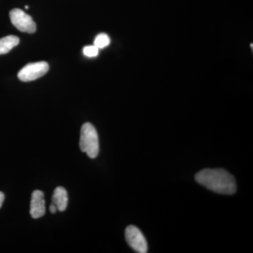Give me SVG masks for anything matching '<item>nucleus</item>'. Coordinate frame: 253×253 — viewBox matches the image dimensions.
<instances>
[{
	"label": "nucleus",
	"instance_id": "1",
	"mask_svg": "<svg viewBox=\"0 0 253 253\" xmlns=\"http://www.w3.org/2000/svg\"><path fill=\"white\" fill-rule=\"evenodd\" d=\"M201 185L217 194L232 195L236 191L235 178L223 169H205L195 176Z\"/></svg>",
	"mask_w": 253,
	"mask_h": 253
},
{
	"label": "nucleus",
	"instance_id": "2",
	"mask_svg": "<svg viewBox=\"0 0 253 253\" xmlns=\"http://www.w3.org/2000/svg\"><path fill=\"white\" fill-rule=\"evenodd\" d=\"M80 148L89 158L97 157L99 152V136L94 126L86 123L81 128Z\"/></svg>",
	"mask_w": 253,
	"mask_h": 253
},
{
	"label": "nucleus",
	"instance_id": "3",
	"mask_svg": "<svg viewBox=\"0 0 253 253\" xmlns=\"http://www.w3.org/2000/svg\"><path fill=\"white\" fill-rule=\"evenodd\" d=\"M49 65L44 61L28 63L18 73V79L23 82L36 81L49 71Z\"/></svg>",
	"mask_w": 253,
	"mask_h": 253
},
{
	"label": "nucleus",
	"instance_id": "4",
	"mask_svg": "<svg viewBox=\"0 0 253 253\" xmlns=\"http://www.w3.org/2000/svg\"><path fill=\"white\" fill-rule=\"evenodd\" d=\"M10 20L18 31L27 33L36 31V24L31 16L26 14L23 10L14 9L9 13Z\"/></svg>",
	"mask_w": 253,
	"mask_h": 253
},
{
	"label": "nucleus",
	"instance_id": "5",
	"mask_svg": "<svg viewBox=\"0 0 253 253\" xmlns=\"http://www.w3.org/2000/svg\"><path fill=\"white\" fill-rule=\"evenodd\" d=\"M126 239L129 246L136 252H148L147 241L141 231L136 226L131 225L126 228Z\"/></svg>",
	"mask_w": 253,
	"mask_h": 253
},
{
	"label": "nucleus",
	"instance_id": "6",
	"mask_svg": "<svg viewBox=\"0 0 253 253\" xmlns=\"http://www.w3.org/2000/svg\"><path fill=\"white\" fill-rule=\"evenodd\" d=\"M45 201L44 193L40 190H36L32 194L31 202V213L33 219L43 217L45 214Z\"/></svg>",
	"mask_w": 253,
	"mask_h": 253
},
{
	"label": "nucleus",
	"instance_id": "7",
	"mask_svg": "<svg viewBox=\"0 0 253 253\" xmlns=\"http://www.w3.org/2000/svg\"><path fill=\"white\" fill-rule=\"evenodd\" d=\"M52 202L60 212L66 211L68 206V198L67 191L64 188L59 186L54 190Z\"/></svg>",
	"mask_w": 253,
	"mask_h": 253
},
{
	"label": "nucleus",
	"instance_id": "8",
	"mask_svg": "<svg viewBox=\"0 0 253 253\" xmlns=\"http://www.w3.org/2000/svg\"><path fill=\"white\" fill-rule=\"evenodd\" d=\"M19 38L15 36H8L0 39V55L7 54L19 44Z\"/></svg>",
	"mask_w": 253,
	"mask_h": 253
},
{
	"label": "nucleus",
	"instance_id": "9",
	"mask_svg": "<svg viewBox=\"0 0 253 253\" xmlns=\"http://www.w3.org/2000/svg\"><path fill=\"white\" fill-rule=\"evenodd\" d=\"M111 43V39L108 35L105 33H101L96 37L94 40V44L99 49H104L109 45Z\"/></svg>",
	"mask_w": 253,
	"mask_h": 253
},
{
	"label": "nucleus",
	"instance_id": "10",
	"mask_svg": "<svg viewBox=\"0 0 253 253\" xmlns=\"http://www.w3.org/2000/svg\"><path fill=\"white\" fill-rule=\"evenodd\" d=\"M99 50L95 45L86 46L83 48V54L87 57H96L99 55Z\"/></svg>",
	"mask_w": 253,
	"mask_h": 253
},
{
	"label": "nucleus",
	"instance_id": "11",
	"mask_svg": "<svg viewBox=\"0 0 253 253\" xmlns=\"http://www.w3.org/2000/svg\"><path fill=\"white\" fill-rule=\"evenodd\" d=\"M57 208H56V206H55L54 204H51V206H50L49 207V211L50 212L52 213V214H54V213H56V211H57Z\"/></svg>",
	"mask_w": 253,
	"mask_h": 253
},
{
	"label": "nucleus",
	"instance_id": "12",
	"mask_svg": "<svg viewBox=\"0 0 253 253\" xmlns=\"http://www.w3.org/2000/svg\"><path fill=\"white\" fill-rule=\"evenodd\" d=\"M4 195L2 192L0 191V208H1V206H2L3 202H4Z\"/></svg>",
	"mask_w": 253,
	"mask_h": 253
}]
</instances>
